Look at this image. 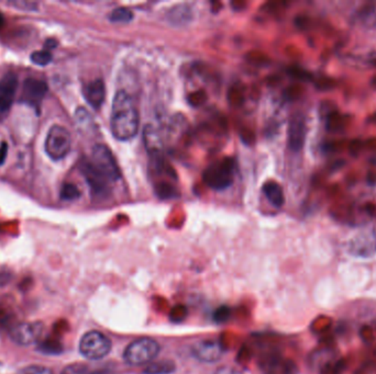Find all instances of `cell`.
Masks as SVG:
<instances>
[{"label": "cell", "mask_w": 376, "mask_h": 374, "mask_svg": "<svg viewBox=\"0 0 376 374\" xmlns=\"http://www.w3.org/2000/svg\"><path fill=\"white\" fill-rule=\"evenodd\" d=\"M140 118L132 99L126 91L120 90L113 98L111 128L113 137L119 141H129L137 135Z\"/></svg>", "instance_id": "obj_1"}, {"label": "cell", "mask_w": 376, "mask_h": 374, "mask_svg": "<svg viewBox=\"0 0 376 374\" xmlns=\"http://www.w3.org/2000/svg\"><path fill=\"white\" fill-rule=\"evenodd\" d=\"M234 165L232 158H223L208 167L204 173V180L208 187L215 190H223L230 187L234 182Z\"/></svg>", "instance_id": "obj_2"}, {"label": "cell", "mask_w": 376, "mask_h": 374, "mask_svg": "<svg viewBox=\"0 0 376 374\" xmlns=\"http://www.w3.org/2000/svg\"><path fill=\"white\" fill-rule=\"evenodd\" d=\"M72 146V137L68 128L53 126L50 128L44 143L46 155L53 161H61L68 155Z\"/></svg>", "instance_id": "obj_3"}, {"label": "cell", "mask_w": 376, "mask_h": 374, "mask_svg": "<svg viewBox=\"0 0 376 374\" xmlns=\"http://www.w3.org/2000/svg\"><path fill=\"white\" fill-rule=\"evenodd\" d=\"M160 345L150 338H140L131 342L124 351V360L130 366L150 364L159 355Z\"/></svg>", "instance_id": "obj_4"}, {"label": "cell", "mask_w": 376, "mask_h": 374, "mask_svg": "<svg viewBox=\"0 0 376 374\" xmlns=\"http://www.w3.org/2000/svg\"><path fill=\"white\" fill-rule=\"evenodd\" d=\"M91 161L108 181H117L120 179V169L109 147L104 144L95 145Z\"/></svg>", "instance_id": "obj_5"}, {"label": "cell", "mask_w": 376, "mask_h": 374, "mask_svg": "<svg viewBox=\"0 0 376 374\" xmlns=\"http://www.w3.org/2000/svg\"><path fill=\"white\" fill-rule=\"evenodd\" d=\"M111 349V340L102 333L88 332L82 337L79 351L85 358L91 360H100L109 353Z\"/></svg>", "instance_id": "obj_6"}, {"label": "cell", "mask_w": 376, "mask_h": 374, "mask_svg": "<svg viewBox=\"0 0 376 374\" xmlns=\"http://www.w3.org/2000/svg\"><path fill=\"white\" fill-rule=\"evenodd\" d=\"M350 254L359 258H370L376 255V228H366L357 233L349 242Z\"/></svg>", "instance_id": "obj_7"}, {"label": "cell", "mask_w": 376, "mask_h": 374, "mask_svg": "<svg viewBox=\"0 0 376 374\" xmlns=\"http://www.w3.org/2000/svg\"><path fill=\"white\" fill-rule=\"evenodd\" d=\"M44 333V325L40 322L19 323L10 331L11 339L20 346L33 345L38 342Z\"/></svg>", "instance_id": "obj_8"}, {"label": "cell", "mask_w": 376, "mask_h": 374, "mask_svg": "<svg viewBox=\"0 0 376 374\" xmlns=\"http://www.w3.org/2000/svg\"><path fill=\"white\" fill-rule=\"evenodd\" d=\"M17 86L18 78L12 72L3 76L0 81V122H3L10 112L16 96Z\"/></svg>", "instance_id": "obj_9"}, {"label": "cell", "mask_w": 376, "mask_h": 374, "mask_svg": "<svg viewBox=\"0 0 376 374\" xmlns=\"http://www.w3.org/2000/svg\"><path fill=\"white\" fill-rule=\"evenodd\" d=\"M46 92H48V85L46 81L35 79V78H28L22 85L20 100L31 107L38 108L44 101Z\"/></svg>", "instance_id": "obj_10"}, {"label": "cell", "mask_w": 376, "mask_h": 374, "mask_svg": "<svg viewBox=\"0 0 376 374\" xmlns=\"http://www.w3.org/2000/svg\"><path fill=\"white\" fill-rule=\"evenodd\" d=\"M306 120L301 113H295L288 126V146L293 152H301L306 139Z\"/></svg>", "instance_id": "obj_11"}, {"label": "cell", "mask_w": 376, "mask_h": 374, "mask_svg": "<svg viewBox=\"0 0 376 374\" xmlns=\"http://www.w3.org/2000/svg\"><path fill=\"white\" fill-rule=\"evenodd\" d=\"M79 170L83 174L84 178L86 179L93 193H95V195H104V193H107L108 182L109 181L93 165L92 161H82L81 165H79Z\"/></svg>", "instance_id": "obj_12"}, {"label": "cell", "mask_w": 376, "mask_h": 374, "mask_svg": "<svg viewBox=\"0 0 376 374\" xmlns=\"http://www.w3.org/2000/svg\"><path fill=\"white\" fill-rule=\"evenodd\" d=\"M193 353L203 362H215L221 358L223 353V346L214 340H204L195 345Z\"/></svg>", "instance_id": "obj_13"}, {"label": "cell", "mask_w": 376, "mask_h": 374, "mask_svg": "<svg viewBox=\"0 0 376 374\" xmlns=\"http://www.w3.org/2000/svg\"><path fill=\"white\" fill-rule=\"evenodd\" d=\"M84 96L85 99L92 106L94 109H100L102 104L105 101L106 88L105 83L102 79H96V81L89 83L85 87L84 90Z\"/></svg>", "instance_id": "obj_14"}, {"label": "cell", "mask_w": 376, "mask_h": 374, "mask_svg": "<svg viewBox=\"0 0 376 374\" xmlns=\"http://www.w3.org/2000/svg\"><path fill=\"white\" fill-rule=\"evenodd\" d=\"M143 139H144L145 148L150 152L152 158L161 157L162 152H163V142H162L159 131L153 126L148 124L145 126Z\"/></svg>", "instance_id": "obj_15"}, {"label": "cell", "mask_w": 376, "mask_h": 374, "mask_svg": "<svg viewBox=\"0 0 376 374\" xmlns=\"http://www.w3.org/2000/svg\"><path fill=\"white\" fill-rule=\"evenodd\" d=\"M263 193L270 204L275 208H281L284 204V193H283L282 187L277 182H266L263 186Z\"/></svg>", "instance_id": "obj_16"}, {"label": "cell", "mask_w": 376, "mask_h": 374, "mask_svg": "<svg viewBox=\"0 0 376 374\" xmlns=\"http://www.w3.org/2000/svg\"><path fill=\"white\" fill-rule=\"evenodd\" d=\"M344 361L335 353H329L328 358L319 366L320 374H341L344 371Z\"/></svg>", "instance_id": "obj_17"}, {"label": "cell", "mask_w": 376, "mask_h": 374, "mask_svg": "<svg viewBox=\"0 0 376 374\" xmlns=\"http://www.w3.org/2000/svg\"><path fill=\"white\" fill-rule=\"evenodd\" d=\"M348 124H349V120L347 117H344L337 111L329 113L326 118V128L329 132H333V133L344 131Z\"/></svg>", "instance_id": "obj_18"}, {"label": "cell", "mask_w": 376, "mask_h": 374, "mask_svg": "<svg viewBox=\"0 0 376 374\" xmlns=\"http://www.w3.org/2000/svg\"><path fill=\"white\" fill-rule=\"evenodd\" d=\"M191 19V10L187 6H178L169 11V20L173 24H186Z\"/></svg>", "instance_id": "obj_19"}, {"label": "cell", "mask_w": 376, "mask_h": 374, "mask_svg": "<svg viewBox=\"0 0 376 374\" xmlns=\"http://www.w3.org/2000/svg\"><path fill=\"white\" fill-rule=\"evenodd\" d=\"M175 366L171 361H159L147 366L145 374H169L174 371Z\"/></svg>", "instance_id": "obj_20"}, {"label": "cell", "mask_w": 376, "mask_h": 374, "mask_svg": "<svg viewBox=\"0 0 376 374\" xmlns=\"http://www.w3.org/2000/svg\"><path fill=\"white\" fill-rule=\"evenodd\" d=\"M109 19L115 23H128L133 19V12L129 8L119 7L111 11Z\"/></svg>", "instance_id": "obj_21"}, {"label": "cell", "mask_w": 376, "mask_h": 374, "mask_svg": "<svg viewBox=\"0 0 376 374\" xmlns=\"http://www.w3.org/2000/svg\"><path fill=\"white\" fill-rule=\"evenodd\" d=\"M156 193L161 199H172L178 195V189L167 182L156 184Z\"/></svg>", "instance_id": "obj_22"}, {"label": "cell", "mask_w": 376, "mask_h": 374, "mask_svg": "<svg viewBox=\"0 0 376 374\" xmlns=\"http://www.w3.org/2000/svg\"><path fill=\"white\" fill-rule=\"evenodd\" d=\"M52 54L50 53V51H46V50H41V51H35L31 54L30 59L33 64L38 65V66H46V65L50 64L52 62Z\"/></svg>", "instance_id": "obj_23"}, {"label": "cell", "mask_w": 376, "mask_h": 374, "mask_svg": "<svg viewBox=\"0 0 376 374\" xmlns=\"http://www.w3.org/2000/svg\"><path fill=\"white\" fill-rule=\"evenodd\" d=\"M81 197V191L73 184H65L61 189V198L65 201H74Z\"/></svg>", "instance_id": "obj_24"}, {"label": "cell", "mask_w": 376, "mask_h": 374, "mask_svg": "<svg viewBox=\"0 0 376 374\" xmlns=\"http://www.w3.org/2000/svg\"><path fill=\"white\" fill-rule=\"evenodd\" d=\"M92 372L89 371L88 366H84V364H70L63 370L61 374H91Z\"/></svg>", "instance_id": "obj_25"}, {"label": "cell", "mask_w": 376, "mask_h": 374, "mask_svg": "<svg viewBox=\"0 0 376 374\" xmlns=\"http://www.w3.org/2000/svg\"><path fill=\"white\" fill-rule=\"evenodd\" d=\"M316 86L319 90H331L336 86V81L332 78L321 77L317 79Z\"/></svg>", "instance_id": "obj_26"}, {"label": "cell", "mask_w": 376, "mask_h": 374, "mask_svg": "<svg viewBox=\"0 0 376 374\" xmlns=\"http://www.w3.org/2000/svg\"><path fill=\"white\" fill-rule=\"evenodd\" d=\"M188 100H189V104H193L194 107H199L200 104L206 101V95H205L204 91H196V92L189 95Z\"/></svg>", "instance_id": "obj_27"}, {"label": "cell", "mask_w": 376, "mask_h": 374, "mask_svg": "<svg viewBox=\"0 0 376 374\" xmlns=\"http://www.w3.org/2000/svg\"><path fill=\"white\" fill-rule=\"evenodd\" d=\"M22 374H52V372L44 366H32L24 370Z\"/></svg>", "instance_id": "obj_28"}, {"label": "cell", "mask_w": 376, "mask_h": 374, "mask_svg": "<svg viewBox=\"0 0 376 374\" xmlns=\"http://www.w3.org/2000/svg\"><path fill=\"white\" fill-rule=\"evenodd\" d=\"M214 374H243L240 370L232 368V366H221L219 369L216 370Z\"/></svg>", "instance_id": "obj_29"}, {"label": "cell", "mask_w": 376, "mask_h": 374, "mask_svg": "<svg viewBox=\"0 0 376 374\" xmlns=\"http://www.w3.org/2000/svg\"><path fill=\"white\" fill-rule=\"evenodd\" d=\"M363 144L359 139H355L353 142L350 144V154L357 156L359 152L362 150Z\"/></svg>", "instance_id": "obj_30"}, {"label": "cell", "mask_w": 376, "mask_h": 374, "mask_svg": "<svg viewBox=\"0 0 376 374\" xmlns=\"http://www.w3.org/2000/svg\"><path fill=\"white\" fill-rule=\"evenodd\" d=\"M292 75L295 76V77L301 78V79H304V81H309L312 76L309 75L308 72H305V70H299V68H294L292 70Z\"/></svg>", "instance_id": "obj_31"}, {"label": "cell", "mask_w": 376, "mask_h": 374, "mask_svg": "<svg viewBox=\"0 0 376 374\" xmlns=\"http://www.w3.org/2000/svg\"><path fill=\"white\" fill-rule=\"evenodd\" d=\"M7 154H8V144L6 142H3L1 143V145H0V166L5 163Z\"/></svg>", "instance_id": "obj_32"}, {"label": "cell", "mask_w": 376, "mask_h": 374, "mask_svg": "<svg viewBox=\"0 0 376 374\" xmlns=\"http://www.w3.org/2000/svg\"><path fill=\"white\" fill-rule=\"evenodd\" d=\"M9 5L14 6L16 8H18L20 6H24L27 10H35V8H37V3H20V1H15V3H9Z\"/></svg>", "instance_id": "obj_33"}, {"label": "cell", "mask_w": 376, "mask_h": 374, "mask_svg": "<svg viewBox=\"0 0 376 374\" xmlns=\"http://www.w3.org/2000/svg\"><path fill=\"white\" fill-rule=\"evenodd\" d=\"M57 46V42H55V41L54 40L46 41V48H55V46Z\"/></svg>", "instance_id": "obj_34"}, {"label": "cell", "mask_w": 376, "mask_h": 374, "mask_svg": "<svg viewBox=\"0 0 376 374\" xmlns=\"http://www.w3.org/2000/svg\"><path fill=\"white\" fill-rule=\"evenodd\" d=\"M91 374H108V373H106V372H104V371H95V372H92V373Z\"/></svg>", "instance_id": "obj_35"}, {"label": "cell", "mask_w": 376, "mask_h": 374, "mask_svg": "<svg viewBox=\"0 0 376 374\" xmlns=\"http://www.w3.org/2000/svg\"><path fill=\"white\" fill-rule=\"evenodd\" d=\"M373 83H374V85L376 86V77H374Z\"/></svg>", "instance_id": "obj_36"}, {"label": "cell", "mask_w": 376, "mask_h": 374, "mask_svg": "<svg viewBox=\"0 0 376 374\" xmlns=\"http://www.w3.org/2000/svg\"><path fill=\"white\" fill-rule=\"evenodd\" d=\"M1 21H3V18H1V14H0V24H1Z\"/></svg>", "instance_id": "obj_37"}, {"label": "cell", "mask_w": 376, "mask_h": 374, "mask_svg": "<svg viewBox=\"0 0 376 374\" xmlns=\"http://www.w3.org/2000/svg\"><path fill=\"white\" fill-rule=\"evenodd\" d=\"M373 64L375 65V66H376V59H374Z\"/></svg>", "instance_id": "obj_38"}]
</instances>
